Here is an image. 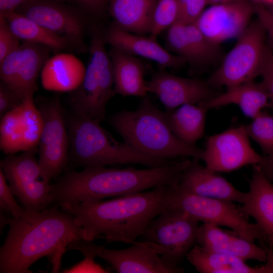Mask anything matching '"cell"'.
Returning <instances> with one entry per match:
<instances>
[{
  "label": "cell",
  "mask_w": 273,
  "mask_h": 273,
  "mask_svg": "<svg viewBox=\"0 0 273 273\" xmlns=\"http://www.w3.org/2000/svg\"><path fill=\"white\" fill-rule=\"evenodd\" d=\"M68 250H77L85 257H98L108 263L118 273H181V267L166 264L159 255L141 241L129 247L112 249L96 245L93 241L79 240L71 244Z\"/></svg>",
  "instance_id": "12"
},
{
  "label": "cell",
  "mask_w": 273,
  "mask_h": 273,
  "mask_svg": "<svg viewBox=\"0 0 273 273\" xmlns=\"http://www.w3.org/2000/svg\"><path fill=\"white\" fill-rule=\"evenodd\" d=\"M199 221L186 212L168 207L153 219L141 242L158 253L168 265L179 267L197 245Z\"/></svg>",
  "instance_id": "8"
},
{
  "label": "cell",
  "mask_w": 273,
  "mask_h": 273,
  "mask_svg": "<svg viewBox=\"0 0 273 273\" xmlns=\"http://www.w3.org/2000/svg\"><path fill=\"white\" fill-rule=\"evenodd\" d=\"M147 88L157 96L166 111L185 104H200L219 94L207 81L177 76L163 70L147 81Z\"/></svg>",
  "instance_id": "17"
},
{
  "label": "cell",
  "mask_w": 273,
  "mask_h": 273,
  "mask_svg": "<svg viewBox=\"0 0 273 273\" xmlns=\"http://www.w3.org/2000/svg\"><path fill=\"white\" fill-rule=\"evenodd\" d=\"M107 120L124 142L143 154L168 160L181 157L202 159L204 149L178 139L166 122L165 112L146 97L135 110L123 109Z\"/></svg>",
  "instance_id": "4"
},
{
  "label": "cell",
  "mask_w": 273,
  "mask_h": 273,
  "mask_svg": "<svg viewBox=\"0 0 273 273\" xmlns=\"http://www.w3.org/2000/svg\"><path fill=\"white\" fill-rule=\"evenodd\" d=\"M169 207L184 211L199 222L226 226L251 241L268 244L265 234L256 223L250 222L233 202L188 193L175 185L170 187Z\"/></svg>",
  "instance_id": "7"
},
{
  "label": "cell",
  "mask_w": 273,
  "mask_h": 273,
  "mask_svg": "<svg viewBox=\"0 0 273 273\" xmlns=\"http://www.w3.org/2000/svg\"><path fill=\"white\" fill-rule=\"evenodd\" d=\"M72 2L87 12L95 14L103 12L110 0H58Z\"/></svg>",
  "instance_id": "39"
},
{
  "label": "cell",
  "mask_w": 273,
  "mask_h": 273,
  "mask_svg": "<svg viewBox=\"0 0 273 273\" xmlns=\"http://www.w3.org/2000/svg\"><path fill=\"white\" fill-rule=\"evenodd\" d=\"M192 158L183 171L177 188L185 192L242 204L246 193L239 191L223 177Z\"/></svg>",
  "instance_id": "19"
},
{
  "label": "cell",
  "mask_w": 273,
  "mask_h": 273,
  "mask_svg": "<svg viewBox=\"0 0 273 273\" xmlns=\"http://www.w3.org/2000/svg\"><path fill=\"white\" fill-rule=\"evenodd\" d=\"M241 0H207L208 4L210 5H217V4H227L232 2H235Z\"/></svg>",
  "instance_id": "43"
},
{
  "label": "cell",
  "mask_w": 273,
  "mask_h": 273,
  "mask_svg": "<svg viewBox=\"0 0 273 273\" xmlns=\"http://www.w3.org/2000/svg\"><path fill=\"white\" fill-rule=\"evenodd\" d=\"M234 104L244 114L253 118L266 107H270L268 95L262 84L254 80L247 81L219 93L200 104L207 109Z\"/></svg>",
  "instance_id": "25"
},
{
  "label": "cell",
  "mask_w": 273,
  "mask_h": 273,
  "mask_svg": "<svg viewBox=\"0 0 273 273\" xmlns=\"http://www.w3.org/2000/svg\"><path fill=\"white\" fill-rule=\"evenodd\" d=\"M33 95L27 94L19 106L1 117L0 148L6 154L32 149L38 144L43 120Z\"/></svg>",
  "instance_id": "15"
},
{
  "label": "cell",
  "mask_w": 273,
  "mask_h": 273,
  "mask_svg": "<svg viewBox=\"0 0 273 273\" xmlns=\"http://www.w3.org/2000/svg\"><path fill=\"white\" fill-rule=\"evenodd\" d=\"M38 109L43 120L38 161L42 178L50 183L66 170L69 162V136L58 97L42 103Z\"/></svg>",
  "instance_id": "11"
},
{
  "label": "cell",
  "mask_w": 273,
  "mask_h": 273,
  "mask_svg": "<svg viewBox=\"0 0 273 273\" xmlns=\"http://www.w3.org/2000/svg\"><path fill=\"white\" fill-rule=\"evenodd\" d=\"M166 42L170 50L194 67H207L221 57L219 45L210 41L194 23L175 22L168 28Z\"/></svg>",
  "instance_id": "18"
},
{
  "label": "cell",
  "mask_w": 273,
  "mask_h": 273,
  "mask_svg": "<svg viewBox=\"0 0 273 273\" xmlns=\"http://www.w3.org/2000/svg\"><path fill=\"white\" fill-rule=\"evenodd\" d=\"M257 2V4H261V3H266L269 5L273 3V0H254Z\"/></svg>",
  "instance_id": "44"
},
{
  "label": "cell",
  "mask_w": 273,
  "mask_h": 273,
  "mask_svg": "<svg viewBox=\"0 0 273 273\" xmlns=\"http://www.w3.org/2000/svg\"><path fill=\"white\" fill-rule=\"evenodd\" d=\"M177 0H158L155 9L150 36L155 38L177 20Z\"/></svg>",
  "instance_id": "32"
},
{
  "label": "cell",
  "mask_w": 273,
  "mask_h": 273,
  "mask_svg": "<svg viewBox=\"0 0 273 273\" xmlns=\"http://www.w3.org/2000/svg\"><path fill=\"white\" fill-rule=\"evenodd\" d=\"M6 177L0 168V206L2 212H9L14 218L23 216L26 209L20 206L14 199Z\"/></svg>",
  "instance_id": "33"
},
{
  "label": "cell",
  "mask_w": 273,
  "mask_h": 273,
  "mask_svg": "<svg viewBox=\"0 0 273 273\" xmlns=\"http://www.w3.org/2000/svg\"><path fill=\"white\" fill-rule=\"evenodd\" d=\"M36 148L19 155L10 154L0 162L9 187L23 207L29 211L40 212L52 202V184L41 177L38 161L35 155Z\"/></svg>",
  "instance_id": "10"
},
{
  "label": "cell",
  "mask_w": 273,
  "mask_h": 273,
  "mask_svg": "<svg viewBox=\"0 0 273 273\" xmlns=\"http://www.w3.org/2000/svg\"><path fill=\"white\" fill-rule=\"evenodd\" d=\"M9 231L0 248L1 273H27L44 256L58 270L61 259L73 243L84 239L74 216L58 205L40 212L26 209L18 218L8 217Z\"/></svg>",
  "instance_id": "1"
},
{
  "label": "cell",
  "mask_w": 273,
  "mask_h": 273,
  "mask_svg": "<svg viewBox=\"0 0 273 273\" xmlns=\"http://www.w3.org/2000/svg\"><path fill=\"white\" fill-rule=\"evenodd\" d=\"M26 96H23L4 82H0V116L19 106Z\"/></svg>",
  "instance_id": "36"
},
{
  "label": "cell",
  "mask_w": 273,
  "mask_h": 273,
  "mask_svg": "<svg viewBox=\"0 0 273 273\" xmlns=\"http://www.w3.org/2000/svg\"><path fill=\"white\" fill-rule=\"evenodd\" d=\"M207 4V0H188L179 11L176 22L185 24L194 23Z\"/></svg>",
  "instance_id": "37"
},
{
  "label": "cell",
  "mask_w": 273,
  "mask_h": 273,
  "mask_svg": "<svg viewBox=\"0 0 273 273\" xmlns=\"http://www.w3.org/2000/svg\"><path fill=\"white\" fill-rule=\"evenodd\" d=\"M254 5L246 0L212 5L194 23L211 42L219 45L238 37L250 23Z\"/></svg>",
  "instance_id": "16"
},
{
  "label": "cell",
  "mask_w": 273,
  "mask_h": 273,
  "mask_svg": "<svg viewBox=\"0 0 273 273\" xmlns=\"http://www.w3.org/2000/svg\"><path fill=\"white\" fill-rule=\"evenodd\" d=\"M86 68L72 54L60 53L49 58L41 71V82L48 90L73 92L81 84Z\"/></svg>",
  "instance_id": "23"
},
{
  "label": "cell",
  "mask_w": 273,
  "mask_h": 273,
  "mask_svg": "<svg viewBox=\"0 0 273 273\" xmlns=\"http://www.w3.org/2000/svg\"><path fill=\"white\" fill-rule=\"evenodd\" d=\"M265 177L273 183V154L262 155V158L257 165Z\"/></svg>",
  "instance_id": "40"
},
{
  "label": "cell",
  "mask_w": 273,
  "mask_h": 273,
  "mask_svg": "<svg viewBox=\"0 0 273 273\" xmlns=\"http://www.w3.org/2000/svg\"><path fill=\"white\" fill-rule=\"evenodd\" d=\"M66 123L69 136V162L83 168L115 164H140L148 167L163 166L175 160L143 154L115 139L101 122L71 114Z\"/></svg>",
  "instance_id": "5"
},
{
  "label": "cell",
  "mask_w": 273,
  "mask_h": 273,
  "mask_svg": "<svg viewBox=\"0 0 273 273\" xmlns=\"http://www.w3.org/2000/svg\"><path fill=\"white\" fill-rule=\"evenodd\" d=\"M197 245L208 250L235 256L243 260L265 262L264 247L247 240L234 231H225L215 225L203 223L198 230Z\"/></svg>",
  "instance_id": "22"
},
{
  "label": "cell",
  "mask_w": 273,
  "mask_h": 273,
  "mask_svg": "<svg viewBox=\"0 0 273 273\" xmlns=\"http://www.w3.org/2000/svg\"><path fill=\"white\" fill-rule=\"evenodd\" d=\"M186 258L201 273H263L261 266H249L240 258L213 251L198 245L188 252Z\"/></svg>",
  "instance_id": "29"
},
{
  "label": "cell",
  "mask_w": 273,
  "mask_h": 273,
  "mask_svg": "<svg viewBox=\"0 0 273 273\" xmlns=\"http://www.w3.org/2000/svg\"><path fill=\"white\" fill-rule=\"evenodd\" d=\"M268 11L269 12L270 14L273 17V3L269 5V8L267 9Z\"/></svg>",
  "instance_id": "45"
},
{
  "label": "cell",
  "mask_w": 273,
  "mask_h": 273,
  "mask_svg": "<svg viewBox=\"0 0 273 273\" xmlns=\"http://www.w3.org/2000/svg\"><path fill=\"white\" fill-rule=\"evenodd\" d=\"M249 138L260 147L264 155L273 154V116L262 111L245 125Z\"/></svg>",
  "instance_id": "31"
},
{
  "label": "cell",
  "mask_w": 273,
  "mask_h": 273,
  "mask_svg": "<svg viewBox=\"0 0 273 273\" xmlns=\"http://www.w3.org/2000/svg\"><path fill=\"white\" fill-rule=\"evenodd\" d=\"M20 46L19 38L10 28L6 18L0 17V62Z\"/></svg>",
  "instance_id": "35"
},
{
  "label": "cell",
  "mask_w": 273,
  "mask_h": 273,
  "mask_svg": "<svg viewBox=\"0 0 273 273\" xmlns=\"http://www.w3.org/2000/svg\"><path fill=\"white\" fill-rule=\"evenodd\" d=\"M208 109L200 104H188L165 112L166 122L173 134L192 145L204 135Z\"/></svg>",
  "instance_id": "28"
},
{
  "label": "cell",
  "mask_w": 273,
  "mask_h": 273,
  "mask_svg": "<svg viewBox=\"0 0 273 273\" xmlns=\"http://www.w3.org/2000/svg\"><path fill=\"white\" fill-rule=\"evenodd\" d=\"M49 49L39 44L24 42L21 44L12 70V88L23 96L34 94L38 74L49 59Z\"/></svg>",
  "instance_id": "26"
},
{
  "label": "cell",
  "mask_w": 273,
  "mask_h": 273,
  "mask_svg": "<svg viewBox=\"0 0 273 273\" xmlns=\"http://www.w3.org/2000/svg\"><path fill=\"white\" fill-rule=\"evenodd\" d=\"M158 0H110L109 11L114 24L126 31L150 33Z\"/></svg>",
  "instance_id": "27"
},
{
  "label": "cell",
  "mask_w": 273,
  "mask_h": 273,
  "mask_svg": "<svg viewBox=\"0 0 273 273\" xmlns=\"http://www.w3.org/2000/svg\"><path fill=\"white\" fill-rule=\"evenodd\" d=\"M190 161H174L145 169L99 166L79 171L66 170L52 184V202L64 210L82 202L125 196L161 186H174Z\"/></svg>",
  "instance_id": "2"
},
{
  "label": "cell",
  "mask_w": 273,
  "mask_h": 273,
  "mask_svg": "<svg viewBox=\"0 0 273 273\" xmlns=\"http://www.w3.org/2000/svg\"><path fill=\"white\" fill-rule=\"evenodd\" d=\"M255 14L267 34L273 49V17L268 9L262 4L254 5Z\"/></svg>",
  "instance_id": "38"
},
{
  "label": "cell",
  "mask_w": 273,
  "mask_h": 273,
  "mask_svg": "<svg viewBox=\"0 0 273 273\" xmlns=\"http://www.w3.org/2000/svg\"><path fill=\"white\" fill-rule=\"evenodd\" d=\"M261 158L251 146L245 125H241L208 136L201 160L218 173L257 165Z\"/></svg>",
  "instance_id": "13"
},
{
  "label": "cell",
  "mask_w": 273,
  "mask_h": 273,
  "mask_svg": "<svg viewBox=\"0 0 273 273\" xmlns=\"http://www.w3.org/2000/svg\"><path fill=\"white\" fill-rule=\"evenodd\" d=\"M261 83L269 97L270 108L273 110V50L266 45L259 70Z\"/></svg>",
  "instance_id": "34"
},
{
  "label": "cell",
  "mask_w": 273,
  "mask_h": 273,
  "mask_svg": "<svg viewBox=\"0 0 273 273\" xmlns=\"http://www.w3.org/2000/svg\"><path fill=\"white\" fill-rule=\"evenodd\" d=\"M15 12L24 15L49 30L65 38L70 46L84 52V21L73 8L58 0H29Z\"/></svg>",
  "instance_id": "14"
},
{
  "label": "cell",
  "mask_w": 273,
  "mask_h": 273,
  "mask_svg": "<svg viewBox=\"0 0 273 273\" xmlns=\"http://www.w3.org/2000/svg\"><path fill=\"white\" fill-rule=\"evenodd\" d=\"M29 0H0V16L5 17Z\"/></svg>",
  "instance_id": "41"
},
{
  "label": "cell",
  "mask_w": 273,
  "mask_h": 273,
  "mask_svg": "<svg viewBox=\"0 0 273 273\" xmlns=\"http://www.w3.org/2000/svg\"><path fill=\"white\" fill-rule=\"evenodd\" d=\"M265 34L258 19L250 22L208 79L209 84L213 88H229L254 80L259 74L266 46Z\"/></svg>",
  "instance_id": "9"
},
{
  "label": "cell",
  "mask_w": 273,
  "mask_h": 273,
  "mask_svg": "<svg viewBox=\"0 0 273 273\" xmlns=\"http://www.w3.org/2000/svg\"><path fill=\"white\" fill-rule=\"evenodd\" d=\"M105 43L102 32L93 26L84 79L70 100L74 114L99 122L105 119L106 106L114 96L112 64Z\"/></svg>",
  "instance_id": "6"
},
{
  "label": "cell",
  "mask_w": 273,
  "mask_h": 273,
  "mask_svg": "<svg viewBox=\"0 0 273 273\" xmlns=\"http://www.w3.org/2000/svg\"><path fill=\"white\" fill-rule=\"evenodd\" d=\"M4 17L12 31L20 40L42 44L55 51H59L70 46L65 38L15 11L8 14Z\"/></svg>",
  "instance_id": "30"
},
{
  "label": "cell",
  "mask_w": 273,
  "mask_h": 273,
  "mask_svg": "<svg viewBox=\"0 0 273 273\" xmlns=\"http://www.w3.org/2000/svg\"><path fill=\"white\" fill-rule=\"evenodd\" d=\"M104 39L113 48L156 62L162 69L166 67L177 69L187 63L181 57L173 55L163 48L156 38L126 31L114 24L107 31Z\"/></svg>",
  "instance_id": "20"
},
{
  "label": "cell",
  "mask_w": 273,
  "mask_h": 273,
  "mask_svg": "<svg viewBox=\"0 0 273 273\" xmlns=\"http://www.w3.org/2000/svg\"><path fill=\"white\" fill-rule=\"evenodd\" d=\"M169 192L170 187L161 186L108 200L80 203L64 210L82 227L85 241L102 238L107 243L132 244L169 207Z\"/></svg>",
  "instance_id": "3"
},
{
  "label": "cell",
  "mask_w": 273,
  "mask_h": 273,
  "mask_svg": "<svg viewBox=\"0 0 273 273\" xmlns=\"http://www.w3.org/2000/svg\"><path fill=\"white\" fill-rule=\"evenodd\" d=\"M261 246L264 247L266 254L265 263L261 266L263 273H273V248L267 245Z\"/></svg>",
  "instance_id": "42"
},
{
  "label": "cell",
  "mask_w": 273,
  "mask_h": 273,
  "mask_svg": "<svg viewBox=\"0 0 273 273\" xmlns=\"http://www.w3.org/2000/svg\"><path fill=\"white\" fill-rule=\"evenodd\" d=\"M113 77V95L145 98L148 92L143 63L133 56L112 48L109 54Z\"/></svg>",
  "instance_id": "24"
},
{
  "label": "cell",
  "mask_w": 273,
  "mask_h": 273,
  "mask_svg": "<svg viewBox=\"0 0 273 273\" xmlns=\"http://www.w3.org/2000/svg\"><path fill=\"white\" fill-rule=\"evenodd\" d=\"M253 166L249 190L240 208L247 218H254L255 223L267 237L268 246L273 248V183L257 165Z\"/></svg>",
  "instance_id": "21"
}]
</instances>
